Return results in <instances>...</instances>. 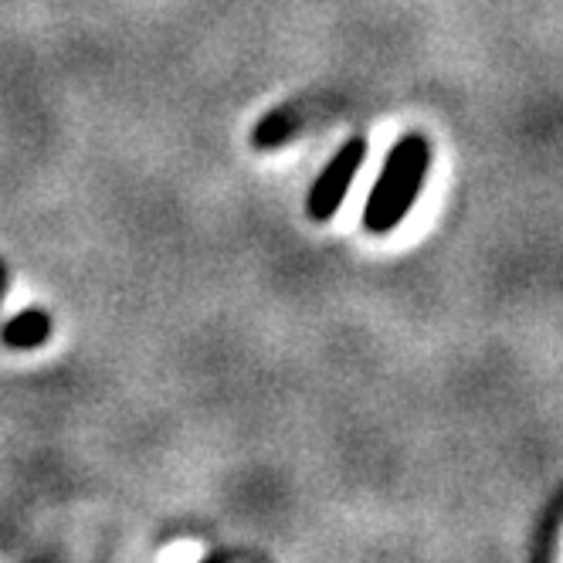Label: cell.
<instances>
[{
	"mask_svg": "<svg viewBox=\"0 0 563 563\" xmlns=\"http://www.w3.org/2000/svg\"><path fill=\"white\" fill-rule=\"evenodd\" d=\"M364 159H367V140L364 136H353L336 150V156L327 164V170L316 177V184L309 190L306 208H309L312 221H330L340 211L343 197L350 194L360 167H364Z\"/></svg>",
	"mask_w": 563,
	"mask_h": 563,
	"instance_id": "obj_2",
	"label": "cell"
},
{
	"mask_svg": "<svg viewBox=\"0 0 563 563\" xmlns=\"http://www.w3.org/2000/svg\"><path fill=\"white\" fill-rule=\"evenodd\" d=\"M4 296H8V262L0 258V306H4Z\"/></svg>",
	"mask_w": 563,
	"mask_h": 563,
	"instance_id": "obj_5",
	"label": "cell"
},
{
	"mask_svg": "<svg viewBox=\"0 0 563 563\" xmlns=\"http://www.w3.org/2000/svg\"><path fill=\"white\" fill-rule=\"evenodd\" d=\"M52 316L45 309H21L18 316H11L4 327H0V343L8 350H37L52 340Z\"/></svg>",
	"mask_w": 563,
	"mask_h": 563,
	"instance_id": "obj_3",
	"label": "cell"
},
{
	"mask_svg": "<svg viewBox=\"0 0 563 563\" xmlns=\"http://www.w3.org/2000/svg\"><path fill=\"white\" fill-rule=\"evenodd\" d=\"M428 164H431V146L424 136L411 133L394 143L364 208V228L371 234H390L411 214L415 200L421 194V184H424V174H428Z\"/></svg>",
	"mask_w": 563,
	"mask_h": 563,
	"instance_id": "obj_1",
	"label": "cell"
},
{
	"mask_svg": "<svg viewBox=\"0 0 563 563\" xmlns=\"http://www.w3.org/2000/svg\"><path fill=\"white\" fill-rule=\"evenodd\" d=\"M296 133H299V115H296V109H275V112H268L262 123L255 126L252 143L258 150H272V146H282L286 140H292Z\"/></svg>",
	"mask_w": 563,
	"mask_h": 563,
	"instance_id": "obj_4",
	"label": "cell"
}]
</instances>
